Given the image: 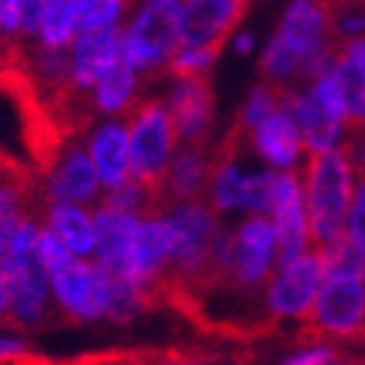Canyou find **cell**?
<instances>
[{
  "label": "cell",
  "instance_id": "603a6c76",
  "mask_svg": "<svg viewBox=\"0 0 365 365\" xmlns=\"http://www.w3.org/2000/svg\"><path fill=\"white\" fill-rule=\"evenodd\" d=\"M312 96H315L336 119L348 122V98H344V86H341V81H339V75H336V68L327 71V75H321V78L315 81Z\"/></svg>",
  "mask_w": 365,
  "mask_h": 365
},
{
  "label": "cell",
  "instance_id": "83f0119b",
  "mask_svg": "<svg viewBox=\"0 0 365 365\" xmlns=\"http://www.w3.org/2000/svg\"><path fill=\"white\" fill-rule=\"evenodd\" d=\"M12 315V294H9V279H6V259H0V318Z\"/></svg>",
  "mask_w": 365,
  "mask_h": 365
},
{
  "label": "cell",
  "instance_id": "7c38bea8",
  "mask_svg": "<svg viewBox=\"0 0 365 365\" xmlns=\"http://www.w3.org/2000/svg\"><path fill=\"white\" fill-rule=\"evenodd\" d=\"M211 173H214V158H211V145H181L178 155L170 163L167 173V187L175 202L185 199H205L208 185H211Z\"/></svg>",
  "mask_w": 365,
  "mask_h": 365
},
{
  "label": "cell",
  "instance_id": "4fadbf2b",
  "mask_svg": "<svg viewBox=\"0 0 365 365\" xmlns=\"http://www.w3.org/2000/svg\"><path fill=\"white\" fill-rule=\"evenodd\" d=\"M252 143L259 145V152L264 155L267 163H273L277 170H294V163L300 158L303 145V134L288 110H279L267 116L264 122H259L252 128Z\"/></svg>",
  "mask_w": 365,
  "mask_h": 365
},
{
  "label": "cell",
  "instance_id": "277c9868",
  "mask_svg": "<svg viewBox=\"0 0 365 365\" xmlns=\"http://www.w3.org/2000/svg\"><path fill=\"white\" fill-rule=\"evenodd\" d=\"M122 42L137 71H167V63L181 48V0H149L137 21L122 33Z\"/></svg>",
  "mask_w": 365,
  "mask_h": 365
},
{
  "label": "cell",
  "instance_id": "d4e9b609",
  "mask_svg": "<svg viewBox=\"0 0 365 365\" xmlns=\"http://www.w3.org/2000/svg\"><path fill=\"white\" fill-rule=\"evenodd\" d=\"M36 252H39V259H42V264H45V270L51 273L53 267H60L63 262H68L71 252L57 235H53L51 229H39V238H36Z\"/></svg>",
  "mask_w": 365,
  "mask_h": 365
},
{
  "label": "cell",
  "instance_id": "ba28073f",
  "mask_svg": "<svg viewBox=\"0 0 365 365\" xmlns=\"http://www.w3.org/2000/svg\"><path fill=\"white\" fill-rule=\"evenodd\" d=\"M252 0H181V48H226Z\"/></svg>",
  "mask_w": 365,
  "mask_h": 365
},
{
  "label": "cell",
  "instance_id": "8992f818",
  "mask_svg": "<svg viewBox=\"0 0 365 365\" xmlns=\"http://www.w3.org/2000/svg\"><path fill=\"white\" fill-rule=\"evenodd\" d=\"M321 279H324V267L318 262V255L315 252L297 255L291 264L273 273V279L264 291L267 309L277 318H294V321L306 318L312 312Z\"/></svg>",
  "mask_w": 365,
  "mask_h": 365
},
{
  "label": "cell",
  "instance_id": "2e32d148",
  "mask_svg": "<svg viewBox=\"0 0 365 365\" xmlns=\"http://www.w3.org/2000/svg\"><path fill=\"white\" fill-rule=\"evenodd\" d=\"M288 113L294 116L306 149H315V152L333 149V145L344 137V122L336 119L315 96H294Z\"/></svg>",
  "mask_w": 365,
  "mask_h": 365
},
{
  "label": "cell",
  "instance_id": "f1b7e54d",
  "mask_svg": "<svg viewBox=\"0 0 365 365\" xmlns=\"http://www.w3.org/2000/svg\"><path fill=\"white\" fill-rule=\"evenodd\" d=\"M238 51H241V53L252 51V36H241V39H238Z\"/></svg>",
  "mask_w": 365,
  "mask_h": 365
},
{
  "label": "cell",
  "instance_id": "cb8c5ba5",
  "mask_svg": "<svg viewBox=\"0 0 365 365\" xmlns=\"http://www.w3.org/2000/svg\"><path fill=\"white\" fill-rule=\"evenodd\" d=\"M270 181H273V175H267V173H259V175L244 178L241 208H247V211H252V214L270 211Z\"/></svg>",
  "mask_w": 365,
  "mask_h": 365
},
{
  "label": "cell",
  "instance_id": "f546056e",
  "mask_svg": "<svg viewBox=\"0 0 365 365\" xmlns=\"http://www.w3.org/2000/svg\"><path fill=\"white\" fill-rule=\"evenodd\" d=\"M125 4H131V0H125Z\"/></svg>",
  "mask_w": 365,
  "mask_h": 365
},
{
  "label": "cell",
  "instance_id": "5bb4252c",
  "mask_svg": "<svg viewBox=\"0 0 365 365\" xmlns=\"http://www.w3.org/2000/svg\"><path fill=\"white\" fill-rule=\"evenodd\" d=\"M119 39H122V33L113 24L81 30L78 42L71 45V75H75V81L89 86V89H96L101 71L113 60Z\"/></svg>",
  "mask_w": 365,
  "mask_h": 365
},
{
  "label": "cell",
  "instance_id": "9a60e30c",
  "mask_svg": "<svg viewBox=\"0 0 365 365\" xmlns=\"http://www.w3.org/2000/svg\"><path fill=\"white\" fill-rule=\"evenodd\" d=\"M134 86H137V68L125 51V42L119 39V48L113 53V60L107 63L101 71V78L96 83V101L101 113H125L137 98H134Z\"/></svg>",
  "mask_w": 365,
  "mask_h": 365
},
{
  "label": "cell",
  "instance_id": "6da1fadb",
  "mask_svg": "<svg viewBox=\"0 0 365 365\" xmlns=\"http://www.w3.org/2000/svg\"><path fill=\"white\" fill-rule=\"evenodd\" d=\"M354 163L344 145L333 149H306V220L309 241L321 247L348 232V211L354 202L351 190Z\"/></svg>",
  "mask_w": 365,
  "mask_h": 365
},
{
  "label": "cell",
  "instance_id": "44dd1931",
  "mask_svg": "<svg viewBox=\"0 0 365 365\" xmlns=\"http://www.w3.org/2000/svg\"><path fill=\"white\" fill-rule=\"evenodd\" d=\"M300 66H303L300 53L291 48L279 33L273 36V42L267 45L264 57H262V71H264V78H267V81H285L288 75H294Z\"/></svg>",
  "mask_w": 365,
  "mask_h": 365
},
{
  "label": "cell",
  "instance_id": "e0dca14e",
  "mask_svg": "<svg viewBox=\"0 0 365 365\" xmlns=\"http://www.w3.org/2000/svg\"><path fill=\"white\" fill-rule=\"evenodd\" d=\"M89 152H93L104 187H116L131 175V167H128V125H104L89 145Z\"/></svg>",
  "mask_w": 365,
  "mask_h": 365
},
{
  "label": "cell",
  "instance_id": "8fae6325",
  "mask_svg": "<svg viewBox=\"0 0 365 365\" xmlns=\"http://www.w3.org/2000/svg\"><path fill=\"white\" fill-rule=\"evenodd\" d=\"M140 229V217L131 211H113V208H98L96 214V235H98V262L125 277L131 267V252H134V238Z\"/></svg>",
  "mask_w": 365,
  "mask_h": 365
},
{
  "label": "cell",
  "instance_id": "4316f807",
  "mask_svg": "<svg viewBox=\"0 0 365 365\" xmlns=\"http://www.w3.org/2000/svg\"><path fill=\"white\" fill-rule=\"evenodd\" d=\"M0 362H48V359L33 354L27 344L18 339H0Z\"/></svg>",
  "mask_w": 365,
  "mask_h": 365
},
{
  "label": "cell",
  "instance_id": "ac0fdd59",
  "mask_svg": "<svg viewBox=\"0 0 365 365\" xmlns=\"http://www.w3.org/2000/svg\"><path fill=\"white\" fill-rule=\"evenodd\" d=\"M48 229L75 255H89L98 244L96 220L78 208V202H53L48 211Z\"/></svg>",
  "mask_w": 365,
  "mask_h": 365
},
{
  "label": "cell",
  "instance_id": "5b68a950",
  "mask_svg": "<svg viewBox=\"0 0 365 365\" xmlns=\"http://www.w3.org/2000/svg\"><path fill=\"white\" fill-rule=\"evenodd\" d=\"M306 193L300 185V175L277 173L270 181V214L273 229H277V270L291 264L297 255L306 252L309 241V220H306Z\"/></svg>",
  "mask_w": 365,
  "mask_h": 365
},
{
  "label": "cell",
  "instance_id": "d6986e66",
  "mask_svg": "<svg viewBox=\"0 0 365 365\" xmlns=\"http://www.w3.org/2000/svg\"><path fill=\"white\" fill-rule=\"evenodd\" d=\"M336 75L348 98V122H365V42L354 39L339 45Z\"/></svg>",
  "mask_w": 365,
  "mask_h": 365
},
{
  "label": "cell",
  "instance_id": "7a4b0ae2",
  "mask_svg": "<svg viewBox=\"0 0 365 365\" xmlns=\"http://www.w3.org/2000/svg\"><path fill=\"white\" fill-rule=\"evenodd\" d=\"M365 324V279L348 273H327L315 294L312 312L300 318V327L291 339L294 344H327V341H354Z\"/></svg>",
  "mask_w": 365,
  "mask_h": 365
},
{
  "label": "cell",
  "instance_id": "9c48e42d",
  "mask_svg": "<svg viewBox=\"0 0 365 365\" xmlns=\"http://www.w3.org/2000/svg\"><path fill=\"white\" fill-rule=\"evenodd\" d=\"M170 113L175 119L178 140H185V145H208L214 116V83L208 71L178 78L170 93Z\"/></svg>",
  "mask_w": 365,
  "mask_h": 365
},
{
  "label": "cell",
  "instance_id": "7402d4cb",
  "mask_svg": "<svg viewBox=\"0 0 365 365\" xmlns=\"http://www.w3.org/2000/svg\"><path fill=\"white\" fill-rule=\"evenodd\" d=\"M125 6H128L125 0H75L78 30H93V27L113 24Z\"/></svg>",
  "mask_w": 365,
  "mask_h": 365
},
{
  "label": "cell",
  "instance_id": "3957f363",
  "mask_svg": "<svg viewBox=\"0 0 365 365\" xmlns=\"http://www.w3.org/2000/svg\"><path fill=\"white\" fill-rule=\"evenodd\" d=\"M48 277L53 297L66 312L68 324L107 318L113 303L116 273L107 270L101 262H78V255H71L68 262L53 267Z\"/></svg>",
  "mask_w": 365,
  "mask_h": 365
},
{
  "label": "cell",
  "instance_id": "52a82bcc",
  "mask_svg": "<svg viewBox=\"0 0 365 365\" xmlns=\"http://www.w3.org/2000/svg\"><path fill=\"white\" fill-rule=\"evenodd\" d=\"M273 255H277V229L264 217H252L232 238L229 270L241 285L262 291L273 279Z\"/></svg>",
  "mask_w": 365,
  "mask_h": 365
},
{
  "label": "cell",
  "instance_id": "484cf974",
  "mask_svg": "<svg viewBox=\"0 0 365 365\" xmlns=\"http://www.w3.org/2000/svg\"><path fill=\"white\" fill-rule=\"evenodd\" d=\"M348 232L354 241L365 247V170L356 173V190H354V202L348 211Z\"/></svg>",
  "mask_w": 365,
  "mask_h": 365
},
{
  "label": "cell",
  "instance_id": "ffe728a7",
  "mask_svg": "<svg viewBox=\"0 0 365 365\" xmlns=\"http://www.w3.org/2000/svg\"><path fill=\"white\" fill-rule=\"evenodd\" d=\"M78 33V12L75 0H42L39 15V36L51 48H71Z\"/></svg>",
  "mask_w": 365,
  "mask_h": 365
},
{
  "label": "cell",
  "instance_id": "30bf717a",
  "mask_svg": "<svg viewBox=\"0 0 365 365\" xmlns=\"http://www.w3.org/2000/svg\"><path fill=\"white\" fill-rule=\"evenodd\" d=\"M98 170L93 152H86L81 143H71L60 163L48 175V187L53 202H89L98 193Z\"/></svg>",
  "mask_w": 365,
  "mask_h": 365
}]
</instances>
